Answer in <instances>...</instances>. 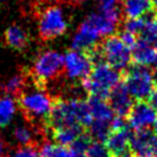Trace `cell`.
<instances>
[{"instance_id":"d4e9b609","label":"cell","mask_w":157,"mask_h":157,"mask_svg":"<svg viewBox=\"0 0 157 157\" xmlns=\"http://www.w3.org/2000/svg\"><path fill=\"white\" fill-rule=\"evenodd\" d=\"M144 27V17L140 19H126L124 22V30H127L134 35H140Z\"/></svg>"},{"instance_id":"8fae6325","label":"cell","mask_w":157,"mask_h":157,"mask_svg":"<svg viewBox=\"0 0 157 157\" xmlns=\"http://www.w3.org/2000/svg\"><path fill=\"white\" fill-rule=\"evenodd\" d=\"M129 126L123 129L112 131L105 141V144L111 152L112 157H132L131 150V136L132 131Z\"/></svg>"},{"instance_id":"2e32d148","label":"cell","mask_w":157,"mask_h":157,"mask_svg":"<svg viewBox=\"0 0 157 157\" xmlns=\"http://www.w3.org/2000/svg\"><path fill=\"white\" fill-rule=\"evenodd\" d=\"M83 133L82 126H67L52 129V136L58 144L69 146Z\"/></svg>"},{"instance_id":"ba28073f","label":"cell","mask_w":157,"mask_h":157,"mask_svg":"<svg viewBox=\"0 0 157 157\" xmlns=\"http://www.w3.org/2000/svg\"><path fill=\"white\" fill-rule=\"evenodd\" d=\"M94 68V61L87 52L71 50L64 56V72L71 80H83Z\"/></svg>"},{"instance_id":"d6986e66","label":"cell","mask_w":157,"mask_h":157,"mask_svg":"<svg viewBox=\"0 0 157 157\" xmlns=\"http://www.w3.org/2000/svg\"><path fill=\"white\" fill-rule=\"evenodd\" d=\"M28 87V75L25 73H16L6 82L5 91L12 97H19Z\"/></svg>"},{"instance_id":"d6a6232c","label":"cell","mask_w":157,"mask_h":157,"mask_svg":"<svg viewBox=\"0 0 157 157\" xmlns=\"http://www.w3.org/2000/svg\"><path fill=\"white\" fill-rule=\"evenodd\" d=\"M151 1V6H152V8L154 10H157V0H150Z\"/></svg>"},{"instance_id":"30bf717a","label":"cell","mask_w":157,"mask_h":157,"mask_svg":"<svg viewBox=\"0 0 157 157\" xmlns=\"http://www.w3.org/2000/svg\"><path fill=\"white\" fill-rule=\"evenodd\" d=\"M131 150L135 156L156 157L157 134L150 129L135 131L131 136Z\"/></svg>"},{"instance_id":"83f0119b","label":"cell","mask_w":157,"mask_h":157,"mask_svg":"<svg viewBox=\"0 0 157 157\" xmlns=\"http://www.w3.org/2000/svg\"><path fill=\"white\" fill-rule=\"evenodd\" d=\"M148 103L157 112V88L154 89L152 93L150 94V96L148 97Z\"/></svg>"},{"instance_id":"603a6c76","label":"cell","mask_w":157,"mask_h":157,"mask_svg":"<svg viewBox=\"0 0 157 157\" xmlns=\"http://www.w3.org/2000/svg\"><path fill=\"white\" fill-rule=\"evenodd\" d=\"M140 38L148 42L149 44L157 46V19L154 16H149L144 19V27L140 34Z\"/></svg>"},{"instance_id":"e0dca14e","label":"cell","mask_w":157,"mask_h":157,"mask_svg":"<svg viewBox=\"0 0 157 157\" xmlns=\"http://www.w3.org/2000/svg\"><path fill=\"white\" fill-rule=\"evenodd\" d=\"M6 44L15 50H23L28 45V35L19 25H12L5 33Z\"/></svg>"},{"instance_id":"f1b7e54d","label":"cell","mask_w":157,"mask_h":157,"mask_svg":"<svg viewBox=\"0 0 157 157\" xmlns=\"http://www.w3.org/2000/svg\"><path fill=\"white\" fill-rule=\"evenodd\" d=\"M98 1H99V8L101 10L116 7V2H117V0H98Z\"/></svg>"},{"instance_id":"ffe728a7","label":"cell","mask_w":157,"mask_h":157,"mask_svg":"<svg viewBox=\"0 0 157 157\" xmlns=\"http://www.w3.org/2000/svg\"><path fill=\"white\" fill-rule=\"evenodd\" d=\"M40 157H73L69 148L58 143L44 142L39 149Z\"/></svg>"},{"instance_id":"e575fe53","label":"cell","mask_w":157,"mask_h":157,"mask_svg":"<svg viewBox=\"0 0 157 157\" xmlns=\"http://www.w3.org/2000/svg\"><path fill=\"white\" fill-rule=\"evenodd\" d=\"M132 157H140V156H135V155H133V156Z\"/></svg>"},{"instance_id":"f546056e","label":"cell","mask_w":157,"mask_h":157,"mask_svg":"<svg viewBox=\"0 0 157 157\" xmlns=\"http://www.w3.org/2000/svg\"><path fill=\"white\" fill-rule=\"evenodd\" d=\"M5 154H6V146H5V142H4L2 137L0 136V157H5Z\"/></svg>"},{"instance_id":"52a82bcc","label":"cell","mask_w":157,"mask_h":157,"mask_svg":"<svg viewBox=\"0 0 157 157\" xmlns=\"http://www.w3.org/2000/svg\"><path fill=\"white\" fill-rule=\"evenodd\" d=\"M67 30V21L60 7L45 6L38 14V31L42 39L51 40L64 35Z\"/></svg>"},{"instance_id":"5bb4252c","label":"cell","mask_w":157,"mask_h":157,"mask_svg":"<svg viewBox=\"0 0 157 157\" xmlns=\"http://www.w3.org/2000/svg\"><path fill=\"white\" fill-rule=\"evenodd\" d=\"M87 103L89 105V110L91 113L93 120L112 124L113 118L116 117V113L112 110L110 103L106 102V99L96 97V96H90Z\"/></svg>"},{"instance_id":"7a4b0ae2","label":"cell","mask_w":157,"mask_h":157,"mask_svg":"<svg viewBox=\"0 0 157 157\" xmlns=\"http://www.w3.org/2000/svg\"><path fill=\"white\" fill-rule=\"evenodd\" d=\"M17 98L20 108L25 118L34 123V126L38 127L39 124L45 126L54 104L52 96L46 93L44 88L36 84V88L31 90L25 89Z\"/></svg>"},{"instance_id":"4fadbf2b","label":"cell","mask_w":157,"mask_h":157,"mask_svg":"<svg viewBox=\"0 0 157 157\" xmlns=\"http://www.w3.org/2000/svg\"><path fill=\"white\" fill-rule=\"evenodd\" d=\"M132 59L134 64L142 66H154L157 64V52L154 45L143 39H137L132 49Z\"/></svg>"},{"instance_id":"277c9868","label":"cell","mask_w":157,"mask_h":157,"mask_svg":"<svg viewBox=\"0 0 157 157\" xmlns=\"http://www.w3.org/2000/svg\"><path fill=\"white\" fill-rule=\"evenodd\" d=\"M63 71L64 56L53 50H48L36 58L31 69V76L38 87L44 88V83L57 78Z\"/></svg>"},{"instance_id":"4dcf8cb0","label":"cell","mask_w":157,"mask_h":157,"mask_svg":"<svg viewBox=\"0 0 157 157\" xmlns=\"http://www.w3.org/2000/svg\"><path fill=\"white\" fill-rule=\"evenodd\" d=\"M152 80H154V84L157 87V67L152 72Z\"/></svg>"},{"instance_id":"1f68e13d","label":"cell","mask_w":157,"mask_h":157,"mask_svg":"<svg viewBox=\"0 0 157 157\" xmlns=\"http://www.w3.org/2000/svg\"><path fill=\"white\" fill-rule=\"evenodd\" d=\"M64 1H67L69 4H81V2H83L86 0H64Z\"/></svg>"},{"instance_id":"6da1fadb","label":"cell","mask_w":157,"mask_h":157,"mask_svg":"<svg viewBox=\"0 0 157 157\" xmlns=\"http://www.w3.org/2000/svg\"><path fill=\"white\" fill-rule=\"evenodd\" d=\"M91 121L93 117L87 102L81 98L57 99L54 101L45 127L51 131L67 126H82L88 128Z\"/></svg>"},{"instance_id":"4316f807","label":"cell","mask_w":157,"mask_h":157,"mask_svg":"<svg viewBox=\"0 0 157 157\" xmlns=\"http://www.w3.org/2000/svg\"><path fill=\"white\" fill-rule=\"evenodd\" d=\"M119 37L121 38V40H123L124 43L127 45L131 50L133 49V46H134V45H135V43L137 42L136 35L132 34V33H129V31H127V30H124V31H121V34H120V36H119Z\"/></svg>"},{"instance_id":"484cf974","label":"cell","mask_w":157,"mask_h":157,"mask_svg":"<svg viewBox=\"0 0 157 157\" xmlns=\"http://www.w3.org/2000/svg\"><path fill=\"white\" fill-rule=\"evenodd\" d=\"M10 157H40L39 150L35 146H21L10 155Z\"/></svg>"},{"instance_id":"cb8c5ba5","label":"cell","mask_w":157,"mask_h":157,"mask_svg":"<svg viewBox=\"0 0 157 157\" xmlns=\"http://www.w3.org/2000/svg\"><path fill=\"white\" fill-rule=\"evenodd\" d=\"M87 157H112L106 144L101 141H91L87 151Z\"/></svg>"},{"instance_id":"5b68a950","label":"cell","mask_w":157,"mask_h":157,"mask_svg":"<svg viewBox=\"0 0 157 157\" xmlns=\"http://www.w3.org/2000/svg\"><path fill=\"white\" fill-rule=\"evenodd\" d=\"M125 86L134 99H148L154 90L152 72L148 66L134 64L125 69Z\"/></svg>"},{"instance_id":"8d00e7d4","label":"cell","mask_w":157,"mask_h":157,"mask_svg":"<svg viewBox=\"0 0 157 157\" xmlns=\"http://www.w3.org/2000/svg\"><path fill=\"white\" fill-rule=\"evenodd\" d=\"M156 52H157V48H156Z\"/></svg>"},{"instance_id":"3957f363","label":"cell","mask_w":157,"mask_h":157,"mask_svg":"<svg viewBox=\"0 0 157 157\" xmlns=\"http://www.w3.org/2000/svg\"><path fill=\"white\" fill-rule=\"evenodd\" d=\"M120 83V73L106 63L94 66L88 76L82 80V87L90 96L108 99L112 89Z\"/></svg>"},{"instance_id":"d590c367","label":"cell","mask_w":157,"mask_h":157,"mask_svg":"<svg viewBox=\"0 0 157 157\" xmlns=\"http://www.w3.org/2000/svg\"><path fill=\"white\" fill-rule=\"evenodd\" d=\"M0 95H1V90H0Z\"/></svg>"},{"instance_id":"836d02e7","label":"cell","mask_w":157,"mask_h":157,"mask_svg":"<svg viewBox=\"0 0 157 157\" xmlns=\"http://www.w3.org/2000/svg\"><path fill=\"white\" fill-rule=\"evenodd\" d=\"M154 132L157 134V119H156V121H155V124H154Z\"/></svg>"},{"instance_id":"8992f818","label":"cell","mask_w":157,"mask_h":157,"mask_svg":"<svg viewBox=\"0 0 157 157\" xmlns=\"http://www.w3.org/2000/svg\"><path fill=\"white\" fill-rule=\"evenodd\" d=\"M104 63L118 71L126 69L132 60V50L124 43L119 36L110 35L98 45Z\"/></svg>"},{"instance_id":"9a60e30c","label":"cell","mask_w":157,"mask_h":157,"mask_svg":"<svg viewBox=\"0 0 157 157\" xmlns=\"http://www.w3.org/2000/svg\"><path fill=\"white\" fill-rule=\"evenodd\" d=\"M152 8L150 0H124L123 13L126 19H140Z\"/></svg>"},{"instance_id":"7c38bea8","label":"cell","mask_w":157,"mask_h":157,"mask_svg":"<svg viewBox=\"0 0 157 157\" xmlns=\"http://www.w3.org/2000/svg\"><path fill=\"white\" fill-rule=\"evenodd\" d=\"M108 99L116 116H120V117H127L134 104L133 97L131 96L125 83L117 84L110 93Z\"/></svg>"},{"instance_id":"9c48e42d","label":"cell","mask_w":157,"mask_h":157,"mask_svg":"<svg viewBox=\"0 0 157 157\" xmlns=\"http://www.w3.org/2000/svg\"><path fill=\"white\" fill-rule=\"evenodd\" d=\"M156 113L149 103H146L144 101H137V103L133 104L128 113V125L134 131L149 129L156 121Z\"/></svg>"},{"instance_id":"ac0fdd59","label":"cell","mask_w":157,"mask_h":157,"mask_svg":"<svg viewBox=\"0 0 157 157\" xmlns=\"http://www.w3.org/2000/svg\"><path fill=\"white\" fill-rule=\"evenodd\" d=\"M16 113V102L14 97L7 95L0 97V128L6 127L13 120Z\"/></svg>"},{"instance_id":"74e56055","label":"cell","mask_w":157,"mask_h":157,"mask_svg":"<svg viewBox=\"0 0 157 157\" xmlns=\"http://www.w3.org/2000/svg\"><path fill=\"white\" fill-rule=\"evenodd\" d=\"M156 19H157V17H156Z\"/></svg>"},{"instance_id":"44dd1931","label":"cell","mask_w":157,"mask_h":157,"mask_svg":"<svg viewBox=\"0 0 157 157\" xmlns=\"http://www.w3.org/2000/svg\"><path fill=\"white\" fill-rule=\"evenodd\" d=\"M34 127H28V126H19L14 129V139L15 141L19 143L20 146H36V132Z\"/></svg>"},{"instance_id":"7402d4cb","label":"cell","mask_w":157,"mask_h":157,"mask_svg":"<svg viewBox=\"0 0 157 157\" xmlns=\"http://www.w3.org/2000/svg\"><path fill=\"white\" fill-rule=\"evenodd\" d=\"M93 141L91 136L89 134L82 133L80 136L69 144V150L72 152L73 157H87V151Z\"/></svg>"}]
</instances>
